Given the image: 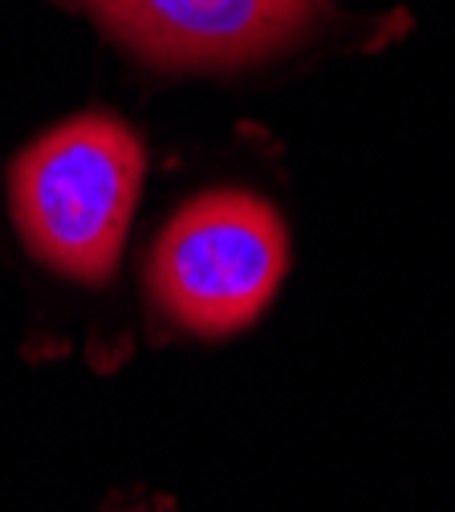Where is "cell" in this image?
Instances as JSON below:
<instances>
[{"label": "cell", "instance_id": "1", "mask_svg": "<svg viewBox=\"0 0 455 512\" xmlns=\"http://www.w3.org/2000/svg\"><path fill=\"white\" fill-rule=\"evenodd\" d=\"M143 167L139 135L114 114H78L45 131L9 167L21 244L65 281H114Z\"/></svg>", "mask_w": 455, "mask_h": 512}, {"label": "cell", "instance_id": "2", "mask_svg": "<svg viewBox=\"0 0 455 512\" xmlns=\"http://www.w3.org/2000/svg\"><path fill=\"white\" fill-rule=\"evenodd\" d=\"M289 269L281 216L248 191H208L183 204L147 261V293L171 330L228 338L269 309Z\"/></svg>", "mask_w": 455, "mask_h": 512}, {"label": "cell", "instance_id": "3", "mask_svg": "<svg viewBox=\"0 0 455 512\" xmlns=\"http://www.w3.org/2000/svg\"><path fill=\"white\" fill-rule=\"evenodd\" d=\"M135 57L163 70H228L289 45L317 0H82Z\"/></svg>", "mask_w": 455, "mask_h": 512}, {"label": "cell", "instance_id": "4", "mask_svg": "<svg viewBox=\"0 0 455 512\" xmlns=\"http://www.w3.org/2000/svg\"><path fill=\"white\" fill-rule=\"evenodd\" d=\"M98 512H179L167 496H155V492H143V488H135V492H118V496H110Z\"/></svg>", "mask_w": 455, "mask_h": 512}]
</instances>
